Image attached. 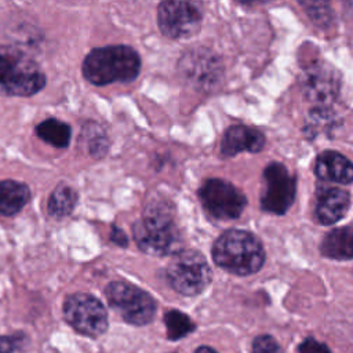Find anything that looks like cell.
I'll list each match as a JSON object with an SVG mask.
<instances>
[{
  "instance_id": "1",
  "label": "cell",
  "mask_w": 353,
  "mask_h": 353,
  "mask_svg": "<svg viewBox=\"0 0 353 353\" xmlns=\"http://www.w3.org/2000/svg\"><path fill=\"white\" fill-rule=\"evenodd\" d=\"M132 234L139 250L150 255H175L182 247V236L171 205L164 201H154L146 207L142 218L134 223Z\"/></svg>"
},
{
  "instance_id": "2",
  "label": "cell",
  "mask_w": 353,
  "mask_h": 353,
  "mask_svg": "<svg viewBox=\"0 0 353 353\" xmlns=\"http://www.w3.org/2000/svg\"><path fill=\"white\" fill-rule=\"evenodd\" d=\"M141 70L138 52L128 46H105L91 50L83 62V74L94 85L132 81Z\"/></svg>"
},
{
  "instance_id": "3",
  "label": "cell",
  "mask_w": 353,
  "mask_h": 353,
  "mask_svg": "<svg viewBox=\"0 0 353 353\" xmlns=\"http://www.w3.org/2000/svg\"><path fill=\"white\" fill-rule=\"evenodd\" d=\"M212 259L223 270L247 276L258 272L265 262L259 239L245 230L232 229L222 233L212 245Z\"/></svg>"
},
{
  "instance_id": "4",
  "label": "cell",
  "mask_w": 353,
  "mask_h": 353,
  "mask_svg": "<svg viewBox=\"0 0 353 353\" xmlns=\"http://www.w3.org/2000/svg\"><path fill=\"white\" fill-rule=\"evenodd\" d=\"M46 85V74L23 50L0 44V95L30 97Z\"/></svg>"
},
{
  "instance_id": "5",
  "label": "cell",
  "mask_w": 353,
  "mask_h": 353,
  "mask_svg": "<svg viewBox=\"0 0 353 353\" xmlns=\"http://www.w3.org/2000/svg\"><path fill=\"white\" fill-rule=\"evenodd\" d=\"M212 277L205 258L193 250L179 251L167 268V280L179 294L193 296L203 292Z\"/></svg>"
},
{
  "instance_id": "6",
  "label": "cell",
  "mask_w": 353,
  "mask_h": 353,
  "mask_svg": "<svg viewBox=\"0 0 353 353\" xmlns=\"http://www.w3.org/2000/svg\"><path fill=\"white\" fill-rule=\"evenodd\" d=\"M105 295L110 307L130 324L145 325L154 317V299L131 283L112 281L108 284Z\"/></svg>"
},
{
  "instance_id": "7",
  "label": "cell",
  "mask_w": 353,
  "mask_h": 353,
  "mask_svg": "<svg viewBox=\"0 0 353 353\" xmlns=\"http://www.w3.org/2000/svg\"><path fill=\"white\" fill-rule=\"evenodd\" d=\"M63 316L76 331L87 336H99L108 328L105 306L90 294L69 295L63 303Z\"/></svg>"
},
{
  "instance_id": "8",
  "label": "cell",
  "mask_w": 353,
  "mask_h": 353,
  "mask_svg": "<svg viewBox=\"0 0 353 353\" xmlns=\"http://www.w3.org/2000/svg\"><path fill=\"white\" fill-rule=\"evenodd\" d=\"M200 200L205 211L216 219L239 218L247 205V199L241 190L218 178L207 179L203 183Z\"/></svg>"
},
{
  "instance_id": "9",
  "label": "cell",
  "mask_w": 353,
  "mask_h": 353,
  "mask_svg": "<svg viewBox=\"0 0 353 353\" xmlns=\"http://www.w3.org/2000/svg\"><path fill=\"white\" fill-rule=\"evenodd\" d=\"M295 178L284 164L270 163L263 171L261 207L263 211L281 215L288 211L295 199Z\"/></svg>"
},
{
  "instance_id": "10",
  "label": "cell",
  "mask_w": 353,
  "mask_h": 353,
  "mask_svg": "<svg viewBox=\"0 0 353 353\" xmlns=\"http://www.w3.org/2000/svg\"><path fill=\"white\" fill-rule=\"evenodd\" d=\"M203 14L189 1H163L159 6L157 21L161 33L170 39H188L201 26Z\"/></svg>"
},
{
  "instance_id": "11",
  "label": "cell",
  "mask_w": 353,
  "mask_h": 353,
  "mask_svg": "<svg viewBox=\"0 0 353 353\" xmlns=\"http://www.w3.org/2000/svg\"><path fill=\"white\" fill-rule=\"evenodd\" d=\"M179 70L190 84L200 88L215 87L222 79V63L207 48H194L185 52L179 61Z\"/></svg>"
},
{
  "instance_id": "12",
  "label": "cell",
  "mask_w": 353,
  "mask_h": 353,
  "mask_svg": "<svg viewBox=\"0 0 353 353\" xmlns=\"http://www.w3.org/2000/svg\"><path fill=\"white\" fill-rule=\"evenodd\" d=\"M302 90L309 101L325 108L338 97L339 74L330 65L316 62L305 69L302 74Z\"/></svg>"
},
{
  "instance_id": "13",
  "label": "cell",
  "mask_w": 353,
  "mask_h": 353,
  "mask_svg": "<svg viewBox=\"0 0 353 353\" xmlns=\"http://www.w3.org/2000/svg\"><path fill=\"white\" fill-rule=\"evenodd\" d=\"M350 205V196L339 188H319L316 193L314 214L320 223L332 225L342 219Z\"/></svg>"
},
{
  "instance_id": "14",
  "label": "cell",
  "mask_w": 353,
  "mask_h": 353,
  "mask_svg": "<svg viewBox=\"0 0 353 353\" xmlns=\"http://www.w3.org/2000/svg\"><path fill=\"white\" fill-rule=\"evenodd\" d=\"M265 146V135L252 127L247 125H232L229 127L221 142V152L225 156H234L240 152L256 153Z\"/></svg>"
},
{
  "instance_id": "15",
  "label": "cell",
  "mask_w": 353,
  "mask_h": 353,
  "mask_svg": "<svg viewBox=\"0 0 353 353\" xmlns=\"http://www.w3.org/2000/svg\"><path fill=\"white\" fill-rule=\"evenodd\" d=\"M314 172L323 181L343 185L353 182V163L335 150H325L317 156Z\"/></svg>"
},
{
  "instance_id": "16",
  "label": "cell",
  "mask_w": 353,
  "mask_h": 353,
  "mask_svg": "<svg viewBox=\"0 0 353 353\" xmlns=\"http://www.w3.org/2000/svg\"><path fill=\"white\" fill-rule=\"evenodd\" d=\"M321 254L336 261L353 258V226H342L328 232L321 243Z\"/></svg>"
},
{
  "instance_id": "17",
  "label": "cell",
  "mask_w": 353,
  "mask_h": 353,
  "mask_svg": "<svg viewBox=\"0 0 353 353\" xmlns=\"http://www.w3.org/2000/svg\"><path fill=\"white\" fill-rule=\"evenodd\" d=\"M30 199L28 185L17 181H0V215L18 214Z\"/></svg>"
},
{
  "instance_id": "18",
  "label": "cell",
  "mask_w": 353,
  "mask_h": 353,
  "mask_svg": "<svg viewBox=\"0 0 353 353\" xmlns=\"http://www.w3.org/2000/svg\"><path fill=\"white\" fill-rule=\"evenodd\" d=\"M36 134L40 139L55 148H66L72 137L70 127L58 119H47L37 124Z\"/></svg>"
},
{
  "instance_id": "19",
  "label": "cell",
  "mask_w": 353,
  "mask_h": 353,
  "mask_svg": "<svg viewBox=\"0 0 353 353\" xmlns=\"http://www.w3.org/2000/svg\"><path fill=\"white\" fill-rule=\"evenodd\" d=\"M77 203V193L68 185H58L48 200V212L52 216L63 218L69 215Z\"/></svg>"
},
{
  "instance_id": "20",
  "label": "cell",
  "mask_w": 353,
  "mask_h": 353,
  "mask_svg": "<svg viewBox=\"0 0 353 353\" xmlns=\"http://www.w3.org/2000/svg\"><path fill=\"white\" fill-rule=\"evenodd\" d=\"M164 323L167 328V335L172 341H176L194 330L193 321L179 310H168L164 314Z\"/></svg>"
},
{
  "instance_id": "21",
  "label": "cell",
  "mask_w": 353,
  "mask_h": 353,
  "mask_svg": "<svg viewBox=\"0 0 353 353\" xmlns=\"http://www.w3.org/2000/svg\"><path fill=\"white\" fill-rule=\"evenodd\" d=\"M301 6L305 8L306 14L310 17L313 23L325 28L332 22V10L327 3L305 1V3H301Z\"/></svg>"
},
{
  "instance_id": "22",
  "label": "cell",
  "mask_w": 353,
  "mask_h": 353,
  "mask_svg": "<svg viewBox=\"0 0 353 353\" xmlns=\"http://www.w3.org/2000/svg\"><path fill=\"white\" fill-rule=\"evenodd\" d=\"M252 353H283V350L273 336L261 335L252 343Z\"/></svg>"
},
{
  "instance_id": "23",
  "label": "cell",
  "mask_w": 353,
  "mask_h": 353,
  "mask_svg": "<svg viewBox=\"0 0 353 353\" xmlns=\"http://www.w3.org/2000/svg\"><path fill=\"white\" fill-rule=\"evenodd\" d=\"M298 353H331L328 346L316 341L314 338H306L301 342L298 347Z\"/></svg>"
},
{
  "instance_id": "24",
  "label": "cell",
  "mask_w": 353,
  "mask_h": 353,
  "mask_svg": "<svg viewBox=\"0 0 353 353\" xmlns=\"http://www.w3.org/2000/svg\"><path fill=\"white\" fill-rule=\"evenodd\" d=\"M21 339L18 336H0V353H14L15 349L19 346Z\"/></svg>"
},
{
  "instance_id": "25",
  "label": "cell",
  "mask_w": 353,
  "mask_h": 353,
  "mask_svg": "<svg viewBox=\"0 0 353 353\" xmlns=\"http://www.w3.org/2000/svg\"><path fill=\"white\" fill-rule=\"evenodd\" d=\"M110 240H112L113 243H116L117 245H123V247H125V245L128 244V239H127L125 233H124L121 229L116 228V226H113V228H112V232H110Z\"/></svg>"
},
{
  "instance_id": "26",
  "label": "cell",
  "mask_w": 353,
  "mask_h": 353,
  "mask_svg": "<svg viewBox=\"0 0 353 353\" xmlns=\"http://www.w3.org/2000/svg\"><path fill=\"white\" fill-rule=\"evenodd\" d=\"M194 353H218V352H215L212 347H210V346H200Z\"/></svg>"
}]
</instances>
